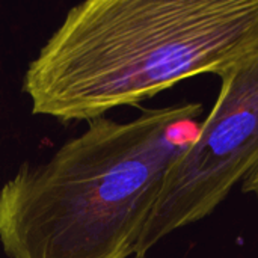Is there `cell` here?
Returning <instances> with one entry per match:
<instances>
[{
    "mask_svg": "<svg viewBox=\"0 0 258 258\" xmlns=\"http://www.w3.org/2000/svg\"><path fill=\"white\" fill-rule=\"evenodd\" d=\"M258 48V0H86L29 63L32 113L92 121Z\"/></svg>",
    "mask_w": 258,
    "mask_h": 258,
    "instance_id": "cell-1",
    "label": "cell"
},
{
    "mask_svg": "<svg viewBox=\"0 0 258 258\" xmlns=\"http://www.w3.org/2000/svg\"><path fill=\"white\" fill-rule=\"evenodd\" d=\"M201 103L97 118L47 162H24L0 189L8 258H132L165 177L194 136Z\"/></svg>",
    "mask_w": 258,
    "mask_h": 258,
    "instance_id": "cell-2",
    "label": "cell"
},
{
    "mask_svg": "<svg viewBox=\"0 0 258 258\" xmlns=\"http://www.w3.org/2000/svg\"><path fill=\"white\" fill-rule=\"evenodd\" d=\"M210 113L171 165L136 255L203 221L258 169V48L218 74Z\"/></svg>",
    "mask_w": 258,
    "mask_h": 258,
    "instance_id": "cell-3",
    "label": "cell"
},
{
    "mask_svg": "<svg viewBox=\"0 0 258 258\" xmlns=\"http://www.w3.org/2000/svg\"><path fill=\"white\" fill-rule=\"evenodd\" d=\"M242 190L246 192V194L254 195L258 200V169H255L251 175H248V177L243 180Z\"/></svg>",
    "mask_w": 258,
    "mask_h": 258,
    "instance_id": "cell-4",
    "label": "cell"
},
{
    "mask_svg": "<svg viewBox=\"0 0 258 258\" xmlns=\"http://www.w3.org/2000/svg\"><path fill=\"white\" fill-rule=\"evenodd\" d=\"M132 258H145V257H141V255H135V257H132Z\"/></svg>",
    "mask_w": 258,
    "mask_h": 258,
    "instance_id": "cell-5",
    "label": "cell"
}]
</instances>
